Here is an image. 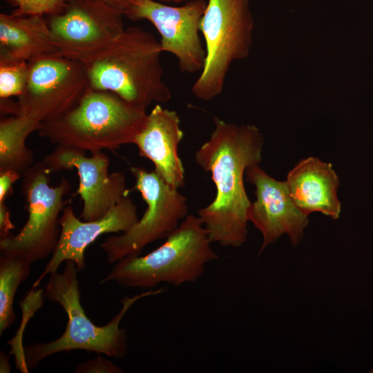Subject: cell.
Masks as SVG:
<instances>
[{
    "instance_id": "1",
    "label": "cell",
    "mask_w": 373,
    "mask_h": 373,
    "mask_svg": "<svg viewBox=\"0 0 373 373\" xmlns=\"http://www.w3.org/2000/svg\"><path fill=\"white\" fill-rule=\"evenodd\" d=\"M209 140L195 152L197 164L216 189L213 200L198 211L212 242L240 247L248 233L247 212L251 204L244 185L247 169L262 160L264 140L254 125H238L214 117Z\"/></svg>"
},
{
    "instance_id": "2",
    "label": "cell",
    "mask_w": 373,
    "mask_h": 373,
    "mask_svg": "<svg viewBox=\"0 0 373 373\" xmlns=\"http://www.w3.org/2000/svg\"><path fill=\"white\" fill-rule=\"evenodd\" d=\"M162 52L150 32L125 28L109 47L83 63L89 87L113 93L144 110L166 102L171 93L162 78Z\"/></svg>"
},
{
    "instance_id": "3",
    "label": "cell",
    "mask_w": 373,
    "mask_h": 373,
    "mask_svg": "<svg viewBox=\"0 0 373 373\" xmlns=\"http://www.w3.org/2000/svg\"><path fill=\"white\" fill-rule=\"evenodd\" d=\"M75 262L66 260L61 273L51 274L44 296L57 303L66 312L68 322L63 334L48 343H36L24 347L26 365L35 368L45 358L61 352L84 350L115 358L126 356L128 350L126 329L119 323L128 310L139 300L164 292L162 288L149 289L122 300L120 311L104 326L95 325L86 316L80 301Z\"/></svg>"
},
{
    "instance_id": "4",
    "label": "cell",
    "mask_w": 373,
    "mask_h": 373,
    "mask_svg": "<svg viewBox=\"0 0 373 373\" xmlns=\"http://www.w3.org/2000/svg\"><path fill=\"white\" fill-rule=\"evenodd\" d=\"M146 110L117 95L88 88L77 104L61 115L41 124L40 137L51 144L91 153L113 151L133 144L147 120Z\"/></svg>"
},
{
    "instance_id": "5",
    "label": "cell",
    "mask_w": 373,
    "mask_h": 373,
    "mask_svg": "<svg viewBox=\"0 0 373 373\" xmlns=\"http://www.w3.org/2000/svg\"><path fill=\"white\" fill-rule=\"evenodd\" d=\"M198 216L188 214L160 246L144 256H127L115 262L99 284L113 281L126 288L180 286L196 282L206 265L218 259Z\"/></svg>"
},
{
    "instance_id": "6",
    "label": "cell",
    "mask_w": 373,
    "mask_h": 373,
    "mask_svg": "<svg viewBox=\"0 0 373 373\" xmlns=\"http://www.w3.org/2000/svg\"><path fill=\"white\" fill-rule=\"evenodd\" d=\"M253 18L249 0H209L200 23L206 60L191 88L195 97L210 101L222 91L231 64L247 57Z\"/></svg>"
},
{
    "instance_id": "7",
    "label": "cell",
    "mask_w": 373,
    "mask_h": 373,
    "mask_svg": "<svg viewBox=\"0 0 373 373\" xmlns=\"http://www.w3.org/2000/svg\"><path fill=\"white\" fill-rule=\"evenodd\" d=\"M50 173L39 161L22 177L21 192L28 220L17 234L0 239L1 254L17 255L33 263L54 252L61 232L59 218L68 202L64 197L70 184L61 178L57 185L50 186Z\"/></svg>"
},
{
    "instance_id": "8",
    "label": "cell",
    "mask_w": 373,
    "mask_h": 373,
    "mask_svg": "<svg viewBox=\"0 0 373 373\" xmlns=\"http://www.w3.org/2000/svg\"><path fill=\"white\" fill-rule=\"evenodd\" d=\"M130 172L135 179L132 190L140 193L146 208L129 230L110 236L100 245L111 264L127 256L140 255L148 245L165 239L189 214L186 198L155 170L132 166Z\"/></svg>"
},
{
    "instance_id": "9",
    "label": "cell",
    "mask_w": 373,
    "mask_h": 373,
    "mask_svg": "<svg viewBox=\"0 0 373 373\" xmlns=\"http://www.w3.org/2000/svg\"><path fill=\"white\" fill-rule=\"evenodd\" d=\"M28 63L27 83L17 97V115L41 124L71 109L89 88L81 61L56 52L41 55Z\"/></svg>"
},
{
    "instance_id": "10",
    "label": "cell",
    "mask_w": 373,
    "mask_h": 373,
    "mask_svg": "<svg viewBox=\"0 0 373 373\" xmlns=\"http://www.w3.org/2000/svg\"><path fill=\"white\" fill-rule=\"evenodd\" d=\"M123 16L106 0H66L47 23L57 53L84 63L124 32Z\"/></svg>"
},
{
    "instance_id": "11",
    "label": "cell",
    "mask_w": 373,
    "mask_h": 373,
    "mask_svg": "<svg viewBox=\"0 0 373 373\" xmlns=\"http://www.w3.org/2000/svg\"><path fill=\"white\" fill-rule=\"evenodd\" d=\"M207 4L204 0H191L172 6L153 0H137L128 18L150 21L161 36L162 52L177 58L180 71L194 73L202 71L206 60L200 32Z\"/></svg>"
},
{
    "instance_id": "12",
    "label": "cell",
    "mask_w": 373,
    "mask_h": 373,
    "mask_svg": "<svg viewBox=\"0 0 373 373\" xmlns=\"http://www.w3.org/2000/svg\"><path fill=\"white\" fill-rule=\"evenodd\" d=\"M86 152L56 145L41 161L50 173L77 170L79 182L73 195H79L83 201L81 218L92 221L104 217L129 190L122 172L109 173L110 159L105 153L97 151L87 156Z\"/></svg>"
},
{
    "instance_id": "13",
    "label": "cell",
    "mask_w": 373,
    "mask_h": 373,
    "mask_svg": "<svg viewBox=\"0 0 373 373\" xmlns=\"http://www.w3.org/2000/svg\"><path fill=\"white\" fill-rule=\"evenodd\" d=\"M245 175L256 188V198L248 209L247 218L262 236L259 254L285 234L291 245H298L309 219L294 204L287 182L271 178L258 164L249 167Z\"/></svg>"
},
{
    "instance_id": "14",
    "label": "cell",
    "mask_w": 373,
    "mask_h": 373,
    "mask_svg": "<svg viewBox=\"0 0 373 373\" xmlns=\"http://www.w3.org/2000/svg\"><path fill=\"white\" fill-rule=\"evenodd\" d=\"M138 220L137 206L128 195L104 217L92 221L79 220L72 207L67 204L59 218L61 232L57 247L32 288L35 289L46 275L56 272L64 261H74L78 271H82L86 267L84 252L89 245L104 233L127 231Z\"/></svg>"
},
{
    "instance_id": "15",
    "label": "cell",
    "mask_w": 373,
    "mask_h": 373,
    "mask_svg": "<svg viewBox=\"0 0 373 373\" xmlns=\"http://www.w3.org/2000/svg\"><path fill=\"white\" fill-rule=\"evenodd\" d=\"M183 136L178 113L156 104L148 113L146 124L133 143L140 156L151 161L154 170L176 189L185 184L184 169L178 155Z\"/></svg>"
},
{
    "instance_id": "16",
    "label": "cell",
    "mask_w": 373,
    "mask_h": 373,
    "mask_svg": "<svg viewBox=\"0 0 373 373\" xmlns=\"http://www.w3.org/2000/svg\"><path fill=\"white\" fill-rule=\"evenodd\" d=\"M289 194L305 215L321 212L333 220L339 218V178L330 163L314 157L301 160L287 178Z\"/></svg>"
},
{
    "instance_id": "17",
    "label": "cell",
    "mask_w": 373,
    "mask_h": 373,
    "mask_svg": "<svg viewBox=\"0 0 373 373\" xmlns=\"http://www.w3.org/2000/svg\"><path fill=\"white\" fill-rule=\"evenodd\" d=\"M47 21L42 15H0V56L29 61L56 53Z\"/></svg>"
},
{
    "instance_id": "18",
    "label": "cell",
    "mask_w": 373,
    "mask_h": 373,
    "mask_svg": "<svg viewBox=\"0 0 373 373\" xmlns=\"http://www.w3.org/2000/svg\"><path fill=\"white\" fill-rule=\"evenodd\" d=\"M41 124L21 115H10L0 120V171H12L22 178L35 163L34 151L26 146L30 134Z\"/></svg>"
},
{
    "instance_id": "19",
    "label": "cell",
    "mask_w": 373,
    "mask_h": 373,
    "mask_svg": "<svg viewBox=\"0 0 373 373\" xmlns=\"http://www.w3.org/2000/svg\"><path fill=\"white\" fill-rule=\"evenodd\" d=\"M32 262L19 256H0V336L15 323L13 303L17 290L31 273Z\"/></svg>"
},
{
    "instance_id": "20",
    "label": "cell",
    "mask_w": 373,
    "mask_h": 373,
    "mask_svg": "<svg viewBox=\"0 0 373 373\" xmlns=\"http://www.w3.org/2000/svg\"><path fill=\"white\" fill-rule=\"evenodd\" d=\"M28 72V61L0 56V98L21 95Z\"/></svg>"
},
{
    "instance_id": "21",
    "label": "cell",
    "mask_w": 373,
    "mask_h": 373,
    "mask_svg": "<svg viewBox=\"0 0 373 373\" xmlns=\"http://www.w3.org/2000/svg\"><path fill=\"white\" fill-rule=\"evenodd\" d=\"M16 7L15 15H52L58 12L66 0H10Z\"/></svg>"
},
{
    "instance_id": "22",
    "label": "cell",
    "mask_w": 373,
    "mask_h": 373,
    "mask_svg": "<svg viewBox=\"0 0 373 373\" xmlns=\"http://www.w3.org/2000/svg\"><path fill=\"white\" fill-rule=\"evenodd\" d=\"M76 373H123L124 370L100 354L97 357L79 364Z\"/></svg>"
},
{
    "instance_id": "23",
    "label": "cell",
    "mask_w": 373,
    "mask_h": 373,
    "mask_svg": "<svg viewBox=\"0 0 373 373\" xmlns=\"http://www.w3.org/2000/svg\"><path fill=\"white\" fill-rule=\"evenodd\" d=\"M21 177L16 172L0 171V202L6 201L7 198L12 195V186Z\"/></svg>"
},
{
    "instance_id": "24",
    "label": "cell",
    "mask_w": 373,
    "mask_h": 373,
    "mask_svg": "<svg viewBox=\"0 0 373 373\" xmlns=\"http://www.w3.org/2000/svg\"><path fill=\"white\" fill-rule=\"evenodd\" d=\"M13 229H15V227L11 222L9 209L5 201L0 202V238L7 237Z\"/></svg>"
},
{
    "instance_id": "25",
    "label": "cell",
    "mask_w": 373,
    "mask_h": 373,
    "mask_svg": "<svg viewBox=\"0 0 373 373\" xmlns=\"http://www.w3.org/2000/svg\"><path fill=\"white\" fill-rule=\"evenodd\" d=\"M0 111L3 117L17 115L19 113L17 102L12 101L10 97L0 98Z\"/></svg>"
},
{
    "instance_id": "26",
    "label": "cell",
    "mask_w": 373,
    "mask_h": 373,
    "mask_svg": "<svg viewBox=\"0 0 373 373\" xmlns=\"http://www.w3.org/2000/svg\"><path fill=\"white\" fill-rule=\"evenodd\" d=\"M115 8L119 9L128 18L129 17L133 6L137 0H106Z\"/></svg>"
},
{
    "instance_id": "27",
    "label": "cell",
    "mask_w": 373,
    "mask_h": 373,
    "mask_svg": "<svg viewBox=\"0 0 373 373\" xmlns=\"http://www.w3.org/2000/svg\"><path fill=\"white\" fill-rule=\"evenodd\" d=\"M0 372H10V366L9 364L8 356L5 354L3 351H1L0 354Z\"/></svg>"
},
{
    "instance_id": "28",
    "label": "cell",
    "mask_w": 373,
    "mask_h": 373,
    "mask_svg": "<svg viewBox=\"0 0 373 373\" xmlns=\"http://www.w3.org/2000/svg\"><path fill=\"white\" fill-rule=\"evenodd\" d=\"M160 2L164 3H179L184 1L185 0H157Z\"/></svg>"
},
{
    "instance_id": "29",
    "label": "cell",
    "mask_w": 373,
    "mask_h": 373,
    "mask_svg": "<svg viewBox=\"0 0 373 373\" xmlns=\"http://www.w3.org/2000/svg\"><path fill=\"white\" fill-rule=\"evenodd\" d=\"M369 372L373 373V367L370 370V371H369Z\"/></svg>"
}]
</instances>
